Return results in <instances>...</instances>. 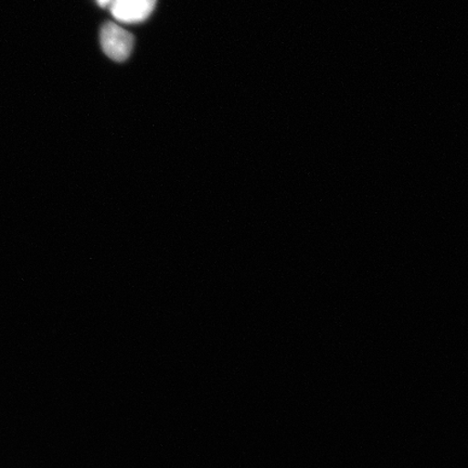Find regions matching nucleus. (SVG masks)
I'll return each mask as SVG.
<instances>
[{"mask_svg": "<svg viewBox=\"0 0 468 468\" xmlns=\"http://www.w3.org/2000/svg\"><path fill=\"white\" fill-rule=\"evenodd\" d=\"M101 40L104 54L114 61H125L132 54L133 35L113 22L105 23L102 27Z\"/></svg>", "mask_w": 468, "mask_h": 468, "instance_id": "obj_1", "label": "nucleus"}, {"mask_svg": "<svg viewBox=\"0 0 468 468\" xmlns=\"http://www.w3.org/2000/svg\"><path fill=\"white\" fill-rule=\"evenodd\" d=\"M156 0H112L111 14L117 21L134 25L144 22L154 13Z\"/></svg>", "mask_w": 468, "mask_h": 468, "instance_id": "obj_2", "label": "nucleus"}, {"mask_svg": "<svg viewBox=\"0 0 468 468\" xmlns=\"http://www.w3.org/2000/svg\"><path fill=\"white\" fill-rule=\"evenodd\" d=\"M112 2V0H97V3L101 7H107Z\"/></svg>", "mask_w": 468, "mask_h": 468, "instance_id": "obj_3", "label": "nucleus"}]
</instances>
